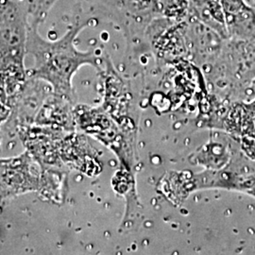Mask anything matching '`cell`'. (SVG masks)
Masks as SVG:
<instances>
[{
	"instance_id": "cell-4",
	"label": "cell",
	"mask_w": 255,
	"mask_h": 255,
	"mask_svg": "<svg viewBox=\"0 0 255 255\" xmlns=\"http://www.w3.org/2000/svg\"><path fill=\"white\" fill-rule=\"evenodd\" d=\"M100 74L104 86L102 108L126 135L137 139L140 106L130 83L117 71L109 56H104Z\"/></svg>"
},
{
	"instance_id": "cell-14",
	"label": "cell",
	"mask_w": 255,
	"mask_h": 255,
	"mask_svg": "<svg viewBox=\"0 0 255 255\" xmlns=\"http://www.w3.org/2000/svg\"><path fill=\"white\" fill-rule=\"evenodd\" d=\"M255 101V77L247 84L246 87L241 92L239 101Z\"/></svg>"
},
{
	"instance_id": "cell-2",
	"label": "cell",
	"mask_w": 255,
	"mask_h": 255,
	"mask_svg": "<svg viewBox=\"0 0 255 255\" xmlns=\"http://www.w3.org/2000/svg\"><path fill=\"white\" fill-rule=\"evenodd\" d=\"M28 23L23 9L9 0L0 9V72L9 96L18 92L28 79L25 67Z\"/></svg>"
},
{
	"instance_id": "cell-8",
	"label": "cell",
	"mask_w": 255,
	"mask_h": 255,
	"mask_svg": "<svg viewBox=\"0 0 255 255\" xmlns=\"http://www.w3.org/2000/svg\"><path fill=\"white\" fill-rule=\"evenodd\" d=\"M61 159L66 167L94 177L102 171V164L97 150L87 138L76 131L67 132L61 146Z\"/></svg>"
},
{
	"instance_id": "cell-9",
	"label": "cell",
	"mask_w": 255,
	"mask_h": 255,
	"mask_svg": "<svg viewBox=\"0 0 255 255\" xmlns=\"http://www.w3.org/2000/svg\"><path fill=\"white\" fill-rule=\"evenodd\" d=\"M229 38L255 44V9L246 0H219Z\"/></svg>"
},
{
	"instance_id": "cell-5",
	"label": "cell",
	"mask_w": 255,
	"mask_h": 255,
	"mask_svg": "<svg viewBox=\"0 0 255 255\" xmlns=\"http://www.w3.org/2000/svg\"><path fill=\"white\" fill-rule=\"evenodd\" d=\"M15 132L27 152L43 169H65L61 159V146L67 133L59 128L37 124L19 126Z\"/></svg>"
},
{
	"instance_id": "cell-15",
	"label": "cell",
	"mask_w": 255,
	"mask_h": 255,
	"mask_svg": "<svg viewBox=\"0 0 255 255\" xmlns=\"http://www.w3.org/2000/svg\"><path fill=\"white\" fill-rule=\"evenodd\" d=\"M248 195H250V196H252V197L255 198V185L251 188V190L248 192Z\"/></svg>"
},
{
	"instance_id": "cell-11",
	"label": "cell",
	"mask_w": 255,
	"mask_h": 255,
	"mask_svg": "<svg viewBox=\"0 0 255 255\" xmlns=\"http://www.w3.org/2000/svg\"><path fill=\"white\" fill-rule=\"evenodd\" d=\"M237 146V140L230 134L224 142L210 140L208 144L203 145L192 155L191 162L205 169H221L231 162Z\"/></svg>"
},
{
	"instance_id": "cell-1",
	"label": "cell",
	"mask_w": 255,
	"mask_h": 255,
	"mask_svg": "<svg viewBox=\"0 0 255 255\" xmlns=\"http://www.w3.org/2000/svg\"><path fill=\"white\" fill-rule=\"evenodd\" d=\"M91 20L79 22L70 27L64 36L56 41H46L41 36L35 26L28 27L27 54L34 59L28 77L44 81L51 86L55 94L75 101L72 80L76 72L83 65H91L101 72L104 56L94 50L80 51L75 46V40Z\"/></svg>"
},
{
	"instance_id": "cell-16",
	"label": "cell",
	"mask_w": 255,
	"mask_h": 255,
	"mask_svg": "<svg viewBox=\"0 0 255 255\" xmlns=\"http://www.w3.org/2000/svg\"><path fill=\"white\" fill-rule=\"evenodd\" d=\"M9 1V0H0V9H1L3 6H5Z\"/></svg>"
},
{
	"instance_id": "cell-13",
	"label": "cell",
	"mask_w": 255,
	"mask_h": 255,
	"mask_svg": "<svg viewBox=\"0 0 255 255\" xmlns=\"http://www.w3.org/2000/svg\"><path fill=\"white\" fill-rule=\"evenodd\" d=\"M11 113L9 96L6 88L4 75L0 72V125L9 119Z\"/></svg>"
},
{
	"instance_id": "cell-3",
	"label": "cell",
	"mask_w": 255,
	"mask_h": 255,
	"mask_svg": "<svg viewBox=\"0 0 255 255\" xmlns=\"http://www.w3.org/2000/svg\"><path fill=\"white\" fill-rule=\"evenodd\" d=\"M74 115L77 128L109 147L117 155L121 168L136 173L137 139L126 135L102 106L78 104Z\"/></svg>"
},
{
	"instance_id": "cell-6",
	"label": "cell",
	"mask_w": 255,
	"mask_h": 255,
	"mask_svg": "<svg viewBox=\"0 0 255 255\" xmlns=\"http://www.w3.org/2000/svg\"><path fill=\"white\" fill-rule=\"evenodd\" d=\"M42 186V167L27 151L14 158L0 159V200L39 193Z\"/></svg>"
},
{
	"instance_id": "cell-10",
	"label": "cell",
	"mask_w": 255,
	"mask_h": 255,
	"mask_svg": "<svg viewBox=\"0 0 255 255\" xmlns=\"http://www.w3.org/2000/svg\"><path fill=\"white\" fill-rule=\"evenodd\" d=\"M75 106V101L52 91L42 104L34 124L59 128L66 132L75 131L77 128Z\"/></svg>"
},
{
	"instance_id": "cell-12",
	"label": "cell",
	"mask_w": 255,
	"mask_h": 255,
	"mask_svg": "<svg viewBox=\"0 0 255 255\" xmlns=\"http://www.w3.org/2000/svg\"><path fill=\"white\" fill-rule=\"evenodd\" d=\"M188 11L223 40L230 39L219 0H188Z\"/></svg>"
},
{
	"instance_id": "cell-7",
	"label": "cell",
	"mask_w": 255,
	"mask_h": 255,
	"mask_svg": "<svg viewBox=\"0 0 255 255\" xmlns=\"http://www.w3.org/2000/svg\"><path fill=\"white\" fill-rule=\"evenodd\" d=\"M46 82L41 80L29 78L23 87L9 96L11 113L9 122L12 123L15 129L19 126L34 124L35 118L46 97L51 93L46 92Z\"/></svg>"
}]
</instances>
